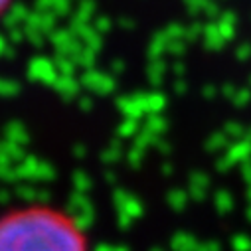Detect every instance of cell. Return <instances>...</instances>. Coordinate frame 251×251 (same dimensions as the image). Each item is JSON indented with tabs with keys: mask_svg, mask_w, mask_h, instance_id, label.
Returning <instances> with one entry per match:
<instances>
[{
	"mask_svg": "<svg viewBox=\"0 0 251 251\" xmlns=\"http://www.w3.org/2000/svg\"><path fill=\"white\" fill-rule=\"evenodd\" d=\"M10 6H12V0H0V18L8 12Z\"/></svg>",
	"mask_w": 251,
	"mask_h": 251,
	"instance_id": "7a4b0ae2",
	"label": "cell"
},
{
	"mask_svg": "<svg viewBox=\"0 0 251 251\" xmlns=\"http://www.w3.org/2000/svg\"><path fill=\"white\" fill-rule=\"evenodd\" d=\"M0 251H91V245L70 212L26 206L0 216Z\"/></svg>",
	"mask_w": 251,
	"mask_h": 251,
	"instance_id": "6da1fadb",
	"label": "cell"
}]
</instances>
